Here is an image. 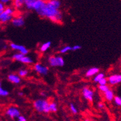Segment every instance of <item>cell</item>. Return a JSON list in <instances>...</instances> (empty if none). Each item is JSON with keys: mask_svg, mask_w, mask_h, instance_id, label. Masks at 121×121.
<instances>
[{"mask_svg": "<svg viewBox=\"0 0 121 121\" xmlns=\"http://www.w3.org/2000/svg\"><path fill=\"white\" fill-rule=\"evenodd\" d=\"M18 95H19V96H23V93H22V91H19V92L18 93Z\"/></svg>", "mask_w": 121, "mask_h": 121, "instance_id": "d6a6232c", "label": "cell"}, {"mask_svg": "<svg viewBox=\"0 0 121 121\" xmlns=\"http://www.w3.org/2000/svg\"><path fill=\"white\" fill-rule=\"evenodd\" d=\"M6 114L9 116L10 117H11L12 119H14L18 117L19 116L21 115V113H20L19 110L17 107L12 106L7 109Z\"/></svg>", "mask_w": 121, "mask_h": 121, "instance_id": "8fae6325", "label": "cell"}, {"mask_svg": "<svg viewBox=\"0 0 121 121\" xmlns=\"http://www.w3.org/2000/svg\"><path fill=\"white\" fill-rule=\"evenodd\" d=\"M46 4L56 9H60L61 6V2L59 0H46Z\"/></svg>", "mask_w": 121, "mask_h": 121, "instance_id": "9a60e30c", "label": "cell"}, {"mask_svg": "<svg viewBox=\"0 0 121 121\" xmlns=\"http://www.w3.org/2000/svg\"><path fill=\"white\" fill-rule=\"evenodd\" d=\"M37 13L40 17L47 18L55 23H61L63 19V15L60 9L50 7L46 3Z\"/></svg>", "mask_w": 121, "mask_h": 121, "instance_id": "6da1fadb", "label": "cell"}, {"mask_svg": "<svg viewBox=\"0 0 121 121\" xmlns=\"http://www.w3.org/2000/svg\"><path fill=\"white\" fill-rule=\"evenodd\" d=\"M105 105L104 104L102 103H99L98 104V107H99V108L100 109H103L104 108Z\"/></svg>", "mask_w": 121, "mask_h": 121, "instance_id": "1f68e13d", "label": "cell"}, {"mask_svg": "<svg viewBox=\"0 0 121 121\" xmlns=\"http://www.w3.org/2000/svg\"><path fill=\"white\" fill-rule=\"evenodd\" d=\"M33 107L39 113H48L50 112L49 110V102L45 99H39L35 100Z\"/></svg>", "mask_w": 121, "mask_h": 121, "instance_id": "277c9868", "label": "cell"}, {"mask_svg": "<svg viewBox=\"0 0 121 121\" xmlns=\"http://www.w3.org/2000/svg\"><path fill=\"white\" fill-rule=\"evenodd\" d=\"M16 14V9L13 6H6L4 11L0 14V24L4 25L11 22Z\"/></svg>", "mask_w": 121, "mask_h": 121, "instance_id": "7a4b0ae2", "label": "cell"}, {"mask_svg": "<svg viewBox=\"0 0 121 121\" xmlns=\"http://www.w3.org/2000/svg\"><path fill=\"white\" fill-rule=\"evenodd\" d=\"M98 88H99V90L101 92H102L104 93V92L110 89V87H109L108 85H107H107H99V87H98Z\"/></svg>", "mask_w": 121, "mask_h": 121, "instance_id": "cb8c5ba5", "label": "cell"}, {"mask_svg": "<svg viewBox=\"0 0 121 121\" xmlns=\"http://www.w3.org/2000/svg\"><path fill=\"white\" fill-rule=\"evenodd\" d=\"M108 83L111 85H115L121 82V74H114L107 78Z\"/></svg>", "mask_w": 121, "mask_h": 121, "instance_id": "7c38bea8", "label": "cell"}, {"mask_svg": "<svg viewBox=\"0 0 121 121\" xmlns=\"http://www.w3.org/2000/svg\"><path fill=\"white\" fill-rule=\"evenodd\" d=\"M104 97L106 100L108 101H112L114 98V92L110 89L104 93Z\"/></svg>", "mask_w": 121, "mask_h": 121, "instance_id": "e0dca14e", "label": "cell"}, {"mask_svg": "<svg viewBox=\"0 0 121 121\" xmlns=\"http://www.w3.org/2000/svg\"><path fill=\"white\" fill-rule=\"evenodd\" d=\"M46 0H29L24 8L27 10H33L38 12L45 5Z\"/></svg>", "mask_w": 121, "mask_h": 121, "instance_id": "3957f363", "label": "cell"}, {"mask_svg": "<svg viewBox=\"0 0 121 121\" xmlns=\"http://www.w3.org/2000/svg\"><path fill=\"white\" fill-rule=\"evenodd\" d=\"M52 43L50 41H47L45 43H43L41 45H40L39 47V51L41 52H45L47 51L50 47H51Z\"/></svg>", "mask_w": 121, "mask_h": 121, "instance_id": "ac0fdd59", "label": "cell"}, {"mask_svg": "<svg viewBox=\"0 0 121 121\" xmlns=\"http://www.w3.org/2000/svg\"><path fill=\"white\" fill-rule=\"evenodd\" d=\"M85 121H90V120L88 119H85Z\"/></svg>", "mask_w": 121, "mask_h": 121, "instance_id": "836d02e7", "label": "cell"}, {"mask_svg": "<svg viewBox=\"0 0 121 121\" xmlns=\"http://www.w3.org/2000/svg\"><path fill=\"white\" fill-rule=\"evenodd\" d=\"M29 0H13L12 6L16 10H22Z\"/></svg>", "mask_w": 121, "mask_h": 121, "instance_id": "4fadbf2b", "label": "cell"}, {"mask_svg": "<svg viewBox=\"0 0 121 121\" xmlns=\"http://www.w3.org/2000/svg\"><path fill=\"white\" fill-rule=\"evenodd\" d=\"M113 100H114V102L117 105L121 106V96H114Z\"/></svg>", "mask_w": 121, "mask_h": 121, "instance_id": "484cf974", "label": "cell"}, {"mask_svg": "<svg viewBox=\"0 0 121 121\" xmlns=\"http://www.w3.org/2000/svg\"><path fill=\"white\" fill-rule=\"evenodd\" d=\"M7 79L9 82L14 84H19L21 83V77L18 74L15 73H10L7 76Z\"/></svg>", "mask_w": 121, "mask_h": 121, "instance_id": "5bb4252c", "label": "cell"}, {"mask_svg": "<svg viewBox=\"0 0 121 121\" xmlns=\"http://www.w3.org/2000/svg\"><path fill=\"white\" fill-rule=\"evenodd\" d=\"M12 58L13 60L18 61V62H20L22 64H24L29 65L33 63V60L30 57L19 52L13 54L12 55Z\"/></svg>", "mask_w": 121, "mask_h": 121, "instance_id": "8992f818", "label": "cell"}, {"mask_svg": "<svg viewBox=\"0 0 121 121\" xmlns=\"http://www.w3.org/2000/svg\"><path fill=\"white\" fill-rule=\"evenodd\" d=\"M49 110L50 112H56L58 110V106L56 102H49Z\"/></svg>", "mask_w": 121, "mask_h": 121, "instance_id": "44dd1931", "label": "cell"}, {"mask_svg": "<svg viewBox=\"0 0 121 121\" xmlns=\"http://www.w3.org/2000/svg\"><path fill=\"white\" fill-rule=\"evenodd\" d=\"M1 85H2L1 82L0 81V97L7 96H9V91H7V90H5L3 88H2Z\"/></svg>", "mask_w": 121, "mask_h": 121, "instance_id": "ffe728a7", "label": "cell"}, {"mask_svg": "<svg viewBox=\"0 0 121 121\" xmlns=\"http://www.w3.org/2000/svg\"><path fill=\"white\" fill-rule=\"evenodd\" d=\"M82 96L86 100H88L90 102H92L94 98V93L93 90L91 88L88 87H85L82 90Z\"/></svg>", "mask_w": 121, "mask_h": 121, "instance_id": "9c48e42d", "label": "cell"}, {"mask_svg": "<svg viewBox=\"0 0 121 121\" xmlns=\"http://www.w3.org/2000/svg\"><path fill=\"white\" fill-rule=\"evenodd\" d=\"M13 0H0V2H1L6 6H10L12 3Z\"/></svg>", "mask_w": 121, "mask_h": 121, "instance_id": "83f0119b", "label": "cell"}, {"mask_svg": "<svg viewBox=\"0 0 121 121\" xmlns=\"http://www.w3.org/2000/svg\"><path fill=\"white\" fill-rule=\"evenodd\" d=\"M48 62L50 66L52 67H62L65 64L64 59L62 56L55 55L48 57Z\"/></svg>", "mask_w": 121, "mask_h": 121, "instance_id": "5b68a950", "label": "cell"}, {"mask_svg": "<svg viewBox=\"0 0 121 121\" xmlns=\"http://www.w3.org/2000/svg\"><path fill=\"white\" fill-rule=\"evenodd\" d=\"M99 72V69L98 67H91L87 70L85 73V76L87 78H91L95 76Z\"/></svg>", "mask_w": 121, "mask_h": 121, "instance_id": "2e32d148", "label": "cell"}, {"mask_svg": "<svg viewBox=\"0 0 121 121\" xmlns=\"http://www.w3.org/2000/svg\"><path fill=\"white\" fill-rule=\"evenodd\" d=\"M18 120H19V121H26V117H24V116H19L18 117Z\"/></svg>", "mask_w": 121, "mask_h": 121, "instance_id": "4dcf8cb0", "label": "cell"}, {"mask_svg": "<svg viewBox=\"0 0 121 121\" xmlns=\"http://www.w3.org/2000/svg\"><path fill=\"white\" fill-rule=\"evenodd\" d=\"M81 48V46L80 45H74L72 47V51H77Z\"/></svg>", "mask_w": 121, "mask_h": 121, "instance_id": "f1b7e54d", "label": "cell"}, {"mask_svg": "<svg viewBox=\"0 0 121 121\" xmlns=\"http://www.w3.org/2000/svg\"><path fill=\"white\" fill-rule=\"evenodd\" d=\"M18 121H19V120H18Z\"/></svg>", "mask_w": 121, "mask_h": 121, "instance_id": "e575fe53", "label": "cell"}, {"mask_svg": "<svg viewBox=\"0 0 121 121\" xmlns=\"http://www.w3.org/2000/svg\"><path fill=\"white\" fill-rule=\"evenodd\" d=\"M28 73H29V71H28L27 69H21L18 71V74L21 78H23L27 76L28 75Z\"/></svg>", "mask_w": 121, "mask_h": 121, "instance_id": "7402d4cb", "label": "cell"}, {"mask_svg": "<svg viewBox=\"0 0 121 121\" xmlns=\"http://www.w3.org/2000/svg\"><path fill=\"white\" fill-rule=\"evenodd\" d=\"M70 51H72V47L70 46V45H66V46L62 47V48L59 50V52L61 54H65L69 52Z\"/></svg>", "mask_w": 121, "mask_h": 121, "instance_id": "603a6c76", "label": "cell"}, {"mask_svg": "<svg viewBox=\"0 0 121 121\" xmlns=\"http://www.w3.org/2000/svg\"><path fill=\"white\" fill-rule=\"evenodd\" d=\"M93 77V81L96 83H98L101 79L105 77V74L104 73H100V72H99V73H97Z\"/></svg>", "mask_w": 121, "mask_h": 121, "instance_id": "d6986e66", "label": "cell"}, {"mask_svg": "<svg viewBox=\"0 0 121 121\" xmlns=\"http://www.w3.org/2000/svg\"><path fill=\"white\" fill-rule=\"evenodd\" d=\"M70 111L73 113V114H77L78 113V110L76 108V107H75L74 104H71L70 105Z\"/></svg>", "mask_w": 121, "mask_h": 121, "instance_id": "d4e9b609", "label": "cell"}, {"mask_svg": "<svg viewBox=\"0 0 121 121\" xmlns=\"http://www.w3.org/2000/svg\"><path fill=\"white\" fill-rule=\"evenodd\" d=\"M9 47H10L11 49L15 50V51H17L19 53H21L23 54V55H27L29 53V50L25 47V46L21 45V44L11 43H10Z\"/></svg>", "mask_w": 121, "mask_h": 121, "instance_id": "ba28073f", "label": "cell"}, {"mask_svg": "<svg viewBox=\"0 0 121 121\" xmlns=\"http://www.w3.org/2000/svg\"><path fill=\"white\" fill-rule=\"evenodd\" d=\"M12 24L15 27H22L25 24V19L22 16H15L12 19Z\"/></svg>", "mask_w": 121, "mask_h": 121, "instance_id": "30bf717a", "label": "cell"}, {"mask_svg": "<svg viewBox=\"0 0 121 121\" xmlns=\"http://www.w3.org/2000/svg\"><path fill=\"white\" fill-rule=\"evenodd\" d=\"M99 85H107L108 84V79L105 77L103 78L102 79L100 80L98 82Z\"/></svg>", "mask_w": 121, "mask_h": 121, "instance_id": "4316f807", "label": "cell"}, {"mask_svg": "<svg viewBox=\"0 0 121 121\" xmlns=\"http://www.w3.org/2000/svg\"><path fill=\"white\" fill-rule=\"evenodd\" d=\"M33 69L38 74L42 76L47 75L48 73V71H49L48 67L42 64L41 63H39V62L35 64Z\"/></svg>", "mask_w": 121, "mask_h": 121, "instance_id": "52a82bcc", "label": "cell"}, {"mask_svg": "<svg viewBox=\"0 0 121 121\" xmlns=\"http://www.w3.org/2000/svg\"><path fill=\"white\" fill-rule=\"evenodd\" d=\"M5 8H6V6L4 4H3L1 2H0V14L4 11V10Z\"/></svg>", "mask_w": 121, "mask_h": 121, "instance_id": "f546056e", "label": "cell"}]
</instances>
